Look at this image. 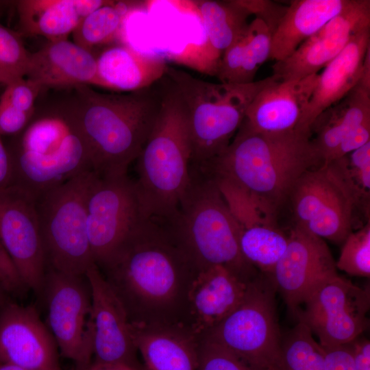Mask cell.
Listing matches in <instances>:
<instances>
[{"label": "cell", "mask_w": 370, "mask_h": 370, "mask_svg": "<svg viewBox=\"0 0 370 370\" xmlns=\"http://www.w3.org/2000/svg\"><path fill=\"white\" fill-rule=\"evenodd\" d=\"M99 269L130 324L186 328L188 295L199 270L166 222L146 220Z\"/></svg>", "instance_id": "1"}, {"label": "cell", "mask_w": 370, "mask_h": 370, "mask_svg": "<svg viewBox=\"0 0 370 370\" xmlns=\"http://www.w3.org/2000/svg\"><path fill=\"white\" fill-rule=\"evenodd\" d=\"M311 138L296 130L258 132L243 122L225 150L199 167L243 188L274 221L299 178L322 164Z\"/></svg>", "instance_id": "2"}, {"label": "cell", "mask_w": 370, "mask_h": 370, "mask_svg": "<svg viewBox=\"0 0 370 370\" xmlns=\"http://www.w3.org/2000/svg\"><path fill=\"white\" fill-rule=\"evenodd\" d=\"M75 97L63 110L84 138L92 170L99 175L127 173L137 159L156 119L161 99L151 87L127 94L74 87Z\"/></svg>", "instance_id": "3"}, {"label": "cell", "mask_w": 370, "mask_h": 370, "mask_svg": "<svg viewBox=\"0 0 370 370\" xmlns=\"http://www.w3.org/2000/svg\"><path fill=\"white\" fill-rule=\"evenodd\" d=\"M199 271L222 266L245 282L259 271L243 258L241 227L214 178L190 165V182L175 215L165 221Z\"/></svg>", "instance_id": "4"}, {"label": "cell", "mask_w": 370, "mask_h": 370, "mask_svg": "<svg viewBox=\"0 0 370 370\" xmlns=\"http://www.w3.org/2000/svg\"><path fill=\"white\" fill-rule=\"evenodd\" d=\"M170 81V80H169ZM137 158V192L146 216L167 221L190 182L191 145L184 103L170 81Z\"/></svg>", "instance_id": "5"}, {"label": "cell", "mask_w": 370, "mask_h": 370, "mask_svg": "<svg viewBox=\"0 0 370 370\" xmlns=\"http://www.w3.org/2000/svg\"><path fill=\"white\" fill-rule=\"evenodd\" d=\"M19 142L9 151L12 185L35 198L75 176L92 171L86 143L64 111L29 123Z\"/></svg>", "instance_id": "6"}, {"label": "cell", "mask_w": 370, "mask_h": 370, "mask_svg": "<svg viewBox=\"0 0 370 370\" xmlns=\"http://www.w3.org/2000/svg\"><path fill=\"white\" fill-rule=\"evenodd\" d=\"M165 75L186 108L193 166L204 165L225 150L250 103L270 79L269 76L249 84L213 83L171 66Z\"/></svg>", "instance_id": "7"}, {"label": "cell", "mask_w": 370, "mask_h": 370, "mask_svg": "<svg viewBox=\"0 0 370 370\" xmlns=\"http://www.w3.org/2000/svg\"><path fill=\"white\" fill-rule=\"evenodd\" d=\"M96 173H81L36 198L49 269L84 276L95 264L86 226L88 194Z\"/></svg>", "instance_id": "8"}, {"label": "cell", "mask_w": 370, "mask_h": 370, "mask_svg": "<svg viewBox=\"0 0 370 370\" xmlns=\"http://www.w3.org/2000/svg\"><path fill=\"white\" fill-rule=\"evenodd\" d=\"M276 293L269 275L259 273L249 282L241 303L203 338L258 370H282Z\"/></svg>", "instance_id": "9"}, {"label": "cell", "mask_w": 370, "mask_h": 370, "mask_svg": "<svg viewBox=\"0 0 370 370\" xmlns=\"http://www.w3.org/2000/svg\"><path fill=\"white\" fill-rule=\"evenodd\" d=\"M288 198L295 225L311 234L343 244L352 232L353 212L359 202L335 160L304 172Z\"/></svg>", "instance_id": "10"}, {"label": "cell", "mask_w": 370, "mask_h": 370, "mask_svg": "<svg viewBox=\"0 0 370 370\" xmlns=\"http://www.w3.org/2000/svg\"><path fill=\"white\" fill-rule=\"evenodd\" d=\"M148 218L127 173L96 175L86 202V226L95 264L102 268Z\"/></svg>", "instance_id": "11"}, {"label": "cell", "mask_w": 370, "mask_h": 370, "mask_svg": "<svg viewBox=\"0 0 370 370\" xmlns=\"http://www.w3.org/2000/svg\"><path fill=\"white\" fill-rule=\"evenodd\" d=\"M42 292L47 313V328L60 354L71 360L75 368L92 362L91 295L85 275L48 269Z\"/></svg>", "instance_id": "12"}, {"label": "cell", "mask_w": 370, "mask_h": 370, "mask_svg": "<svg viewBox=\"0 0 370 370\" xmlns=\"http://www.w3.org/2000/svg\"><path fill=\"white\" fill-rule=\"evenodd\" d=\"M369 292L336 274L311 293L295 317L323 347L347 344L369 327Z\"/></svg>", "instance_id": "13"}, {"label": "cell", "mask_w": 370, "mask_h": 370, "mask_svg": "<svg viewBox=\"0 0 370 370\" xmlns=\"http://www.w3.org/2000/svg\"><path fill=\"white\" fill-rule=\"evenodd\" d=\"M0 241L23 286L41 293L47 260L36 198L14 185L0 190Z\"/></svg>", "instance_id": "14"}, {"label": "cell", "mask_w": 370, "mask_h": 370, "mask_svg": "<svg viewBox=\"0 0 370 370\" xmlns=\"http://www.w3.org/2000/svg\"><path fill=\"white\" fill-rule=\"evenodd\" d=\"M336 274V262L323 239L295 225L269 276L276 293L295 317L311 293Z\"/></svg>", "instance_id": "15"}, {"label": "cell", "mask_w": 370, "mask_h": 370, "mask_svg": "<svg viewBox=\"0 0 370 370\" xmlns=\"http://www.w3.org/2000/svg\"><path fill=\"white\" fill-rule=\"evenodd\" d=\"M370 27V1L351 0L339 14L305 40L288 58L275 62L273 75L281 79H299L324 68L352 37Z\"/></svg>", "instance_id": "16"}, {"label": "cell", "mask_w": 370, "mask_h": 370, "mask_svg": "<svg viewBox=\"0 0 370 370\" xmlns=\"http://www.w3.org/2000/svg\"><path fill=\"white\" fill-rule=\"evenodd\" d=\"M91 295V324L94 361L125 364L145 370L131 334L121 301L95 264L85 275Z\"/></svg>", "instance_id": "17"}, {"label": "cell", "mask_w": 370, "mask_h": 370, "mask_svg": "<svg viewBox=\"0 0 370 370\" xmlns=\"http://www.w3.org/2000/svg\"><path fill=\"white\" fill-rule=\"evenodd\" d=\"M56 343L35 308L7 303L0 310V364L62 370Z\"/></svg>", "instance_id": "18"}, {"label": "cell", "mask_w": 370, "mask_h": 370, "mask_svg": "<svg viewBox=\"0 0 370 370\" xmlns=\"http://www.w3.org/2000/svg\"><path fill=\"white\" fill-rule=\"evenodd\" d=\"M193 5L203 21L205 39L171 58L200 72L216 75L223 53L245 29L250 14L237 0L197 1Z\"/></svg>", "instance_id": "19"}, {"label": "cell", "mask_w": 370, "mask_h": 370, "mask_svg": "<svg viewBox=\"0 0 370 370\" xmlns=\"http://www.w3.org/2000/svg\"><path fill=\"white\" fill-rule=\"evenodd\" d=\"M249 282L222 266L199 271L188 295L186 328L199 339L206 336L241 303Z\"/></svg>", "instance_id": "20"}, {"label": "cell", "mask_w": 370, "mask_h": 370, "mask_svg": "<svg viewBox=\"0 0 370 370\" xmlns=\"http://www.w3.org/2000/svg\"><path fill=\"white\" fill-rule=\"evenodd\" d=\"M318 74L284 80L272 75L247 108L243 123L264 133L295 130L315 88Z\"/></svg>", "instance_id": "21"}, {"label": "cell", "mask_w": 370, "mask_h": 370, "mask_svg": "<svg viewBox=\"0 0 370 370\" xmlns=\"http://www.w3.org/2000/svg\"><path fill=\"white\" fill-rule=\"evenodd\" d=\"M369 48L370 27L355 34L321 73H318L314 91L295 127L297 131L312 136L311 127L317 117L356 86Z\"/></svg>", "instance_id": "22"}, {"label": "cell", "mask_w": 370, "mask_h": 370, "mask_svg": "<svg viewBox=\"0 0 370 370\" xmlns=\"http://www.w3.org/2000/svg\"><path fill=\"white\" fill-rule=\"evenodd\" d=\"M25 77L42 88L100 86L97 58L67 39L49 41L40 50L30 53Z\"/></svg>", "instance_id": "23"}, {"label": "cell", "mask_w": 370, "mask_h": 370, "mask_svg": "<svg viewBox=\"0 0 370 370\" xmlns=\"http://www.w3.org/2000/svg\"><path fill=\"white\" fill-rule=\"evenodd\" d=\"M130 330L145 370H196L199 339L188 328L130 324Z\"/></svg>", "instance_id": "24"}, {"label": "cell", "mask_w": 370, "mask_h": 370, "mask_svg": "<svg viewBox=\"0 0 370 370\" xmlns=\"http://www.w3.org/2000/svg\"><path fill=\"white\" fill-rule=\"evenodd\" d=\"M97 65L101 87L130 92L151 87L165 76L168 67L164 58L121 43L104 49Z\"/></svg>", "instance_id": "25"}, {"label": "cell", "mask_w": 370, "mask_h": 370, "mask_svg": "<svg viewBox=\"0 0 370 370\" xmlns=\"http://www.w3.org/2000/svg\"><path fill=\"white\" fill-rule=\"evenodd\" d=\"M350 0H294L272 34L270 59L282 61L339 14Z\"/></svg>", "instance_id": "26"}, {"label": "cell", "mask_w": 370, "mask_h": 370, "mask_svg": "<svg viewBox=\"0 0 370 370\" xmlns=\"http://www.w3.org/2000/svg\"><path fill=\"white\" fill-rule=\"evenodd\" d=\"M370 119V89L358 83L341 100L322 112L314 121L312 142L324 164L340 143L356 127Z\"/></svg>", "instance_id": "27"}, {"label": "cell", "mask_w": 370, "mask_h": 370, "mask_svg": "<svg viewBox=\"0 0 370 370\" xmlns=\"http://www.w3.org/2000/svg\"><path fill=\"white\" fill-rule=\"evenodd\" d=\"M273 32L260 18H255L225 51L216 75L221 83L249 84L270 58Z\"/></svg>", "instance_id": "28"}, {"label": "cell", "mask_w": 370, "mask_h": 370, "mask_svg": "<svg viewBox=\"0 0 370 370\" xmlns=\"http://www.w3.org/2000/svg\"><path fill=\"white\" fill-rule=\"evenodd\" d=\"M21 32L49 41L67 39L80 21L76 0H21L17 3Z\"/></svg>", "instance_id": "29"}, {"label": "cell", "mask_w": 370, "mask_h": 370, "mask_svg": "<svg viewBox=\"0 0 370 370\" xmlns=\"http://www.w3.org/2000/svg\"><path fill=\"white\" fill-rule=\"evenodd\" d=\"M138 4L109 1L80 21L73 32L74 42L90 51L95 46L115 40L122 42L125 20L138 8Z\"/></svg>", "instance_id": "30"}, {"label": "cell", "mask_w": 370, "mask_h": 370, "mask_svg": "<svg viewBox=\"0 0 370 370\" xmlns=\"http://www.w3.org/2000/svg\"><path fill=\"white\" fill-rule=\"evenodd\" d=\"M288 236L275 224L241 228L239 247L245 260L260 273L269 275L284 253Z\"/></svg>", "instance_id": "31"}, {"label": "cell", "mask_w": 370, "mask_h": 370, "mask_svg": "<svg viewBox=\"0 0 370 370\" xmlns=\"http://www.w3.org/2000/svg\"><path fill=\"white\" fill-rule=\"evenodd\" d=\"M310 328L298 321L282 335V370H325L324 349Z\"/></svg>", "instance_id": "32"}, {"label": "cell", "mask_w": 370, "mask_h": 370, "mask_svg": "<svg viewBox=\"0 0 370 370\" xmlns=\"http://www.w3.org/2000/svg\"><path fill=\"white\" fill-rule=\"evenodd\" d=\"M209 174L215 180L226 204L241 228L267 223L275 224L274 221L262 212L246 190L227 178Z\"/></svg>", "instance_id": "33"}, {"label": "cell", "mask_w": 370, "mask_h": 370, "mask_svg": "<svg viewBox=\"0 0 370 370\" xmlns=\"http://www.w3.org/2000/svg\"><path fill=\"white\" fill-rule=\"evenodd\" d=\"M29 55L21 36L0 23V84L25 77Z\"/></svg>", "instance_id": "34"}, {"label": "cell", "mask_w": 370, "mask_h": 370, "mask_svg": "<svg viewBox=\"0 0 370 370\" xmlns=\"http://www.w3.org/2000/svg\"><path fill=\"white\" fill-rule=\"evenodd\" d=\"M338 269L352 276H370V223L352 232L343 243L339 258L336 262Z\"/></svg>", "instance_id": "35"}, {"label": "cell", "mask_w": 370, "mask_h": 370, "mask_svg": "<svg viewBox=\"0 0 370 370\" xmlns=\"http://www.w3.org/2000/svg\"><path fill=\"white\" fill-rule=\"evenodd\" d=\"M358 202L369 197L370 141L348 155L334 160Z\"/></svg>", "instance_id": "36"}, {"label": "cell", "mask_w": 370, "mask_h": 370, "mask_svg": "<svg viewBox=\"0 0 370 370\" xmlns=\"http://www.w3.org/2000/svg\"><path fill=\"white\" fill-rule=\"evenodd\" d=\"M196 370H258L232 352L207 338H200Z\"/></svg>", "instance_id": "37"}, {"label": "cell", "mask_w": 370, "mask_h": 370, "mask_svg": "<svg viewBox=\"0 0 370 370\" xmlns=\"http://www.w3.org/2000/svg\"><path fill=\"white\" fill-rule=\"evenodd\" d=\"M42 89L36 83L21 77L5 86L0 99L19 110L34 114V101Z\"/></svg>", "instance_id": "38"}, {"label": "cell", "mask_w": 370, "mask_h": 370, "mask_svg": "<svg viewBox=\"0 0 370 370\" xmlns=\"http://www.w3.org/2000/svg\"><path fill=\"white\" fill-rule=\"evenodd\" d=\"M238 1L250 15L255 14L256 18L262 20L272 32L275 30L286 9V7H283L271 1L238 0Z\"/></svg>", "instance_id": "39"}, {"label": "cell", "mask_w": 370, "mask_h": 370, "mask_svg": "<svg viewBox=\"0 0 370 370\" xmlns=\"http://www.w3.org/2000/svg\"><path fill=\"white\" fill-rule=\"evenodd\" d=\"M32 114L0 99V135H14L22 132L29 123Z\"/></svg>", "instance_id": "40"}, {"label": "cell", "mask_w": 370, "mask_h": 370, "mask_svg": "<svg viewBox=\"0 0 370 370\" xmlns=\"http://www.w3.org/2000/svg\"><path fill=\"white\" fill-rule=\"evenodd\" d=\"M369 141L370 119L354 129L334 150L326 162L344 157Z\"/></svg>", "instance_id": "41"}, {"label": "cell", "mask_w": 370, "mask_h": 370, "mask_svg": "<svg viewBox=\"0 0 370 370\" xmlns=\"http://www.w3.org/2000/svg\"><path fill=\"white\" fill-rule=\"evenodd\" d=\"M323 348L325 370H356L348 343Z\"/></svg>", "instance_id": "42"}, {"label": "cell", "mask_w": 370, "mask_h": 370, "mask_svg": "<svg viewBox=\"0 0 370 370\" xmlns=\"http://www.w3.org/2000/svg\"><path fill=\"white\" fill-rule=\"evenodd\" d=\"M0 286L9 291L21 290L24 286L18 273L0 241Z\"/></svg>", "instance_id": "43"}, {"label": "cell", "mask_w": 370, "mask_h": 370, "mask_svg": "<svg viewBox=\"0 0 370 370\" xmlns=\"http://www.w3.org/2000/svg\"><path fill=\"white\" fill-rule=\"evenodd\" d=\"M356 370H370V342L362 335L348 343Z\"/></svg>", "instance_id": "44"}, {"label": "cell", "mask_w": 370, "mask_h": 370, "mask_svg": "<svg viewBox=\"0 0 370 370\" xmlns=\"http://www.w3.org/2000/svg\"><path fill=\"white\" fill-rule=\"evenodd\" d=\"M13 171L9 151L5 147L0 135V190L12 185Z\"/></svg>", "instance_id": "45"}, {"label": "cell", "mask_w": 370, "mask_h": 370, "mask_svg": "<svg viewBox=\"0 0 370 370\" xmlns=\"http://www.w3.org/2000/svg\"><path fill=\"white\" fill-rule=\"evenodd\" d=\"M75 370H139L133 367L118 363H102L92 361L84 369L75 368Z\"/></svg>", "instance_id": "46"}, {"label": "cell", "mask_w": 370, "mask_h": 370, "mask_svg": "<svg viewBox=\"0 0 370 370\" xmlns=\"http://www.w3.org/2000/svg\"><path fill=\"white\" fill-rule=\"evenodd\" d=\"M0 370H24L20 367L8 365V364H0Z\"/></svg>", "instance_id": "47"}, {"label": "cell", "mask_w": 370, "mask_h": 370, "mask_svg": "<svg viewBox=\"0 0 370 370\" xmlns=\"http://www.w3.org/2000/svg\"><path fill=\"white\" fill-rule=\"evenodd\" d=\"M2 289H3L2 287L0 286V310H1L2 307L4 305Z\"/></svg>", "instance_id": "48"}]
</instances>
